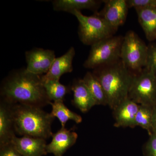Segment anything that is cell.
Segmentation results:
<instances>
[{
  "label": "cell",
  "instance_id": "obj_1",
  "mask_svg": "<svg viewBox=\"0 0 156 156\" xmlns=\"http://www.w3.org/2000/svg\"><path fill=\"white\" fill-rule=\"evenodd\" d=\"M6 103L41 108L50 104L41 76L29 73L25 69L14 73L7 79L2 89Z\"/></svg>",
  "mask_w": 156,
  "mask_h": 156
},
{
  "label": "cell",
  "instance_id": "obj_2",
  "mask_svg": "<svg viewBox=\"0 0 156 156\" xmlns=\"http://www.w3.org/2000/svg\"><path fill=\"white\" fill-rule=\"evenodd\" d=\"M93 73L103 87L108 105L112 110L128 98L135 74L128 69L121 59L95 69Z\"/></svg>",
  "mask_w": 156,
  "mask_h": 156
},
{
  "label": "cell",
  "instance_id": "obj_3",
  "mask_svg": "<svg viewBox=\"0 0 156 156\" xmlns=\"http://www.w3.org/2000/svg\"><path fill=\"white\" fill-rule=\"evenodd\" d=\"M9 105L15 132L45 140L52 136L51 125L54 118L51 113L38 107L19 104Z\"/></svg>",
  "mask_w": 156,
  "mask_h": 156
},
{
  "label": "cell",
  "instance_id": "obj_4",
  "mask_svg": "<svg viewBox=\"0 0 156 156\" xmlns=\"http://www.w3.org/2000/svg\"><path fill=\"white\" fill-rule=\"evenodd\" d=\"M123 38L122 36H112L92 45L84 67L95 69L119 61Z\"/></svg>",
  "mask_w": 156,
  "mask_h": 156
},
{
  "label": "cell",
  "instance_id": "obj_5",
  "mask_svg": "<svg viewBox=\"0 0 156 156\" xmlns=\"http://www.w3.org/2000/svg\"><path fill=\"white\" fill-rule=\"evenodd\" d=\"M148 48L134 31L130 30L124 37L120 59L135 74L141 72L147 63Z\"/></svg>",
  "mask_w": 156,
  "mask_h": 156
},
{
  "label": "cell",
  "instance_id": "obj_6",
  "mask_svg": "<svg viewBox=\"0 0 156 156\" xmlns=\"http://www.w3.org/2000/svg\"><path fill=\"white\" fill-rule=\"evenodd\" d=\"M71 14L79 21V37L84 44L92 46L101 40L112 36L116 31L96 13L90 16L84 15L80 11H74Z\"/></svg>",
  "mask_w": 156,
  "mask_h": 156
},
{
  "label": "cell",
  "instance_id": "obj_7",
  "mask_svg": "<svg viewBox=\"0 0 156 156\" xmlns=\"http://www.w3.org/2000/svg\"><path fill=\"white\" fill-rule=\"evenodd\" d=\"M128 97L140 105H156V77L150 70L145 68L134 75Z\"/></svg>",
  "mask_w": 156,
  "mask_h": 156
},
{
  "label": "cell",
  "instance_id": "obj_8",
  "mask_svg": "<svg viewBox=\"0 0 156 156\" xmlns=\"http://www.w3.org/2000/svg\"><path fill=\"white\" fill-rule=\"evenodd\" d=\"M25 56L27 63L26 70L29 73L39 76L49 71L56 58L53 50L38 48L27 51Z\"/></svg>",
  "mask_w": 156,
  "mask_h": 156
},
{
  "label": "cell",
  "instance_id": "obj_9",
  "mask_svg": "<svg viewBox=\"0 0 156 156\" xmlns=\"http://www.w3.org/2000/svg\"><path fill=\"white\" fill-rule=\"evenodd\" d=\"M104 8L100 13H96L111 27L117 31L122 25L127 18L128 7L126 0L103 1Z\"/></svg>",
  "mask_w": 156,
  "mask_h": 156
},
{
  "label": "cell",
  "instance_id": "obj_10",
  "mask_svg": "<svg viewBox=\"0 0 156 156\" xmlns=\"http://www.w3.org/2000/svg\"><path fill=\"white\" fill-rule=\"evenodd\" d=\"M11 143L21 156H42L46 154V140L32 136H14Z\"/></svg>",
  "mask_w": 156,
  "mask_h": 156
},
{
  "label": "cell",
  "instance_id": "obj_11",
  "mask_svg": "<svg viewBox=\"0 0 156 156\" xmlns=\"http://www.w3.org/2000/svg\"><path fill=\"white\" fill-rule=\"evenodd\" d=\"M140 105L128 98L113 110L115 120L114 126L135 128V117Z\"/></svg>",
  "mask_w": 156,
  "mask_h": 156
},
{
  "label": "cell",
  "instance_id": "obj_12",
  "mask_svg": "<svg viewBox=\"0 0 156 156\" xmlns=\"http://www.w3.org/2000/svg\"><path fill=\"white\" fill-rule=\"evenodd\" d=\"M75 55L74 48L71 47L64 54L55 58L49 71L41 76L42 83L50 80H59L62 76L73 70V61Z\"/></svg>",
  "mask_w": 156,
  "mask_h": 156
},
{
  "label": "cell",
  "instance_id": "obj_13",
  "mask_svg": "<svg viewBox=\"0 0 156 156\" xmlns=\"http://www.w3.org/2000/svg\"><path fill=\"white\" fill-rule=\"evenodd\" d=\"M52 137V141L47 144V152L53 154L55 156H62L76 143L78 134L74 131L61 128L56 133L53 134Z\"/></svg>",
  "mask_w": 156,
  "mask_h": 156
},
{
  "label": "cell",
  "instance_id": "obj_14",
  "mask_svg": "<svg viewBox=\"0 0 156 156\" xmlns=\"http://www.w3.org/2000/svg\"><path fill=\"white\" fill-rule=\"evenodd\" d=\"M73 93V103L83 112H87L96 105L94 98L83 79L76 80L71 87Z\"/></svg>",
  "mask_w": 156,
  "mask_h": 156
},
{
  "label": "cell",
  "instance_id": "obj_15",
  "mask_svg": "<svg viewBox=\"0 0 156 156\" xmlns=\"http://www.w3.org/2000/svg\"><path fill=\"white\" fill-rule=\"evenodd\" d=\"M14 123L9 104L1 103L0 106V145L11 143L15 136Z\"/></svg>",
  "mask_w": 156,
  "mask_h": 156
},
{
  "label": "cell",
  "instance_id": "obj_16",
  "mask_svg": "<svg viewBox=\"0 0 156 156\" xmlns=\"http://www.w3.org/2000/svg\"><path fill=\"white\" fill-rule=\"evenodd\" d=\"M138 21L147 39L150 41L156 40V8L135 9Z\"/></svg>",
  "mask_w": 156,
  "mask_h": 156
},
{
  "label": "cell",
  "instance_id": "obj_17",
  "mask_svg": "<svg viewBox=\"0 0 156 156\" xmlns=\"http://www.w3.org/2000/svg\"><path fill=\"white\" fill-rule=\"evenodd\" d=\"M101 1L95 0H55L53 1V9L71 14L73 11L88 9L96 11L100 6Z\"/></svg>",
  "mask_w": 156,
  "mask_h": 156
},
{
  "label": "cell",
  "instance_id": "obj_18",
  "mask_svg": "<svg viewBox=\"0 0 156 156\" xmlns=\"http://www.w3.org/2000/svg\"><path fill=\"white\" fill-rule=\"evenodd\" d=\"M83 80L94 98L96 105H108L107 99L103 87L93 73L87 72Z\"/></svg>",
  "mask_w": 156,
  "mask_h": 156
},
{
  "label": "cell",
  "instance_id": "obj_19",
  "mask_svg": "<svg viewBox=\"0 0 156 156\" xmlns=\"http://www.w3.org/2000/svg\"><path fill=\"white\" fill-rule=\"evenodd\" d=\"M52 110L50 113L54 118L56 117L61 124L62 128H65L68 121L72 120L77 124L82 122L80 115L74 112L65 105L63 100H58L51 102Z\"/></svg>",
  "mask_w": 156,
  "mask_h": 156
},
{
  "label": "cell",
  "instance_id": "obj_20",
  "mask_svg": "<svg viewBox=\"0 0 156 156\" xmlns=\"http://www.w3.org/2000/svg\"><path fill=\"white\" fill-rule=\"evenodd\" d=\"M49 100L53 101L63 100L69 91L68 88L59 80H50L43 83Z\"/></svg>",
  "mask_w": 156,
  "mask_h": 156
},
{
  "label": "cell",
  "instance_id": "obj_21",
  "mask_svg": "<svg viewBox=\"0 0 156 156\" xmlns=\"http://www.w3.org/2000/svg\"><path fill=\"white\" fill-rule=\"evenodd\" d=\"M153 106L140 105L136 113L134 126H138L147 131L149 135L152 134L151 122Z\"/></svg>",
  "mask_w": 156,
  "mask_h": 156
},
{
  "label": "cell",
  "instance_id": "obj_22",
  "mask_svg": "<svg viewBox=\"0 0 156 156\" xmlns=\"http://www.w3.org/2000/svg\"><path fill=\"white\" fill-rule=\"evenodd\" d=\"M148 48L147 63L145 68L150 70L156 77V44H150Z\"/></svg>",
  "mask_w": 156,
  "mask_h": 156
},
{
  "label": "cell",
  "instance_id": "obj_23",
  "mask_svg": "<svg viewBox=\"0 0 156 156\" xmlns=\"http://www.w3.org/2000/svg\"><path fill=\"white\" fill-rule=\"evenodd\" d=\"M128 8H156V0H128Z\"/></svg>",
  "mask_w": 156,
  "mask_h": 156
},
{
  "label": "cell",
  "instance_id": "obj_24",
  "mask_svg": "<svg viewBox=\"0 0 156 156\" xmlns=\"http://www.w3.org/2000/svg\"><path fill=\"white\" fill-rule=\"evenodd\" d=\"M0 156H21L11 143L1 145Z\"/></svg>",
  "mask_w": 156,
  "mask_h": 156
},
{
  "label": "cell",
  "instance_id": "obj_25",
  "mask_svg": "<svg viewBox=\"0 0 156 156\" xmlns=\"http://www.w3.org/2000/svg\"><path fill=\"white\" fill-rule=\"evenodd\" d=\"M146 150L148 156H156V134H152L150 135V138L148 140Z\"/></svg>",
  "mask_w": 156,
  "mask_h": 156
},
{
  "label": "cell",
  "instance_id": "obj_26",
  "mask_svg": "<svg viewBox=\"0 0 156 156\" xmlns=\"http://www.w3.org/2000/svg\"><path fill=\"white\" fill-rule=\"evenodd\" d=\"M151 129L152 134H156V105L153 106Z\"/></svg>",
  "mask_w": 156,
  "mask_h": 156
}]
</instances>
